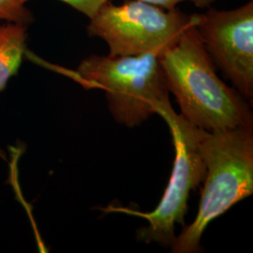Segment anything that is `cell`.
Wrapping results in <instances>:
<instances>
[{"mask_svg":"<svg viewBox=\"0 0 253 253\" xmlns=\"http://www.w3.org/2000/svg\"><path fill=\"white\" fill-rule=\"evenodd\" d=\"M158 57L180 116L191 125L208 131L253 126L252 106L217 76L194 24Z\"/></svg>","mask_w":253,"mask_h":253,"instance_id":"cell-1","label":"cell"},{"mask_svg":"<svg viewBox=\"0 0 253 253\" xmlns=\"http://www.w3.org/2000/svg\"><path fill=\"white\" fill-rule=\"evenodd\" d=\"M198 147L206 166L197 216L172 243V253H194L208 224L253 193V126L217 131L198 128Z\"/></svg>","mask_w":253,"mask_h":253,"instance_id":"cell-2","label":"cell"},{"mask_svg":"<svg viewBox=\"0 0 253 253\" xmlns=\"http://www.w3.org/2000/svg\"><path fill=\"white\" fill-rule=\"evenodd\" d=\"M75 76L105 91L112 117L124 126H138L171 103L163 67L155 54H92L82 61Z\"/></svg>","mask_w":253,"mask_h":253,"instance_id":"cell-3","label":"cell"},{"mask_svg":"<svg viewBox=\"0 0 253 253\" xmlns=\"http://www.w3.org/2000/svg\"><path fill=\"white\" fill-rule=\"evenodd\" d=\"M86 27L90 37L103 40L109 55L159 56L173 45L194 24V14L180 9H165L137 0L121 5L107 1L89 19Z\"/></svg>","mask_w":253,"mask_h":253,"instance_id":"cell-4","label":"cell"},{"mask_svg":"<svg viewBox=\"0 0 253 253\" xmlns=\"http://www.w3.org/2000/svg\"><path fill=\"white\" fill-rule=\"evenodd\" d=\"M157 115L170 127L175 160L170 182L159 206L149 213L141 214L149 225L138 232V238L145 243L172 247L175 239L174 227L177 223L184 224L190 191L204 181L207 170L198 147V127L177 115L171 103L160 107Z\"/></svg>","mask_w":253,"mask_h":253,"instance_id":"cell-5","label":"cell"},{"mask_svg":"<svg viewBox=\"0 0 253 253\" xmlns=\"http://www.w3.org/2000/svg\"><path fill=\"white\" fill-rule=\"evenodd\" d=\"M210 58L246 100L253 101V1L229 10L194 14Z\"/></svg>","mask_w":253,"mask_h":253,"instance_id":"cell-6","label":"cell"},{"mask_svg":"<svg viewBox=\"0 0 253 253\" xmlns=\"http://www.w3.org/2000/svg\"><path fill=\"white\" fill-rule=\"evenodd\" d=\"M27 27L17 23L0 25V93L23 62Z\"/></svg>","mask_w":253,"mask_h":253,"instance_id":"cell-7","label":"cell"},{"mask_svg":"<svg viewBox=\"0 0 253 253\" xmlns=\"http://www.w3.org/2000/svg\"><path fill=\"white\" fill-rule=\"evenodd\" d=\"M0 20L29 26L33 14L21 0H0Z\"/></svg>","mask_w":253,"mask_h":253,"instance_id":"cell-8","label":"cell"},{"mask_svg":"<svg viewBox=\"0 0 253 253\" xmlns=\"http://www.w3.org/2000/svg\"><path fill=\"white\" fill-rule=\"evenodd\" d=\"M26 3L28 0H21ZM91 19L108 0H60Z\"/></svg>","mask_w":253,"mask_h":253,"instance_id":"cell-9","label":"cell"},{"mask_svg":"<svg viewBox=\"0 0 253 253\" xmlns=\"http://www.w3.org/2000/svg\"><path fill=\"white\" fill-rule=\"evenodd\" d=\"M137 1H141L144 3L163 8V9H175L176 6L182 2H191L196 7L205 9V8H209L216 0H137Z\"/></svg>","mask_w":253,"mask_h":253,"instance_id":"cell-10","label":"cell"}]
</instances>
